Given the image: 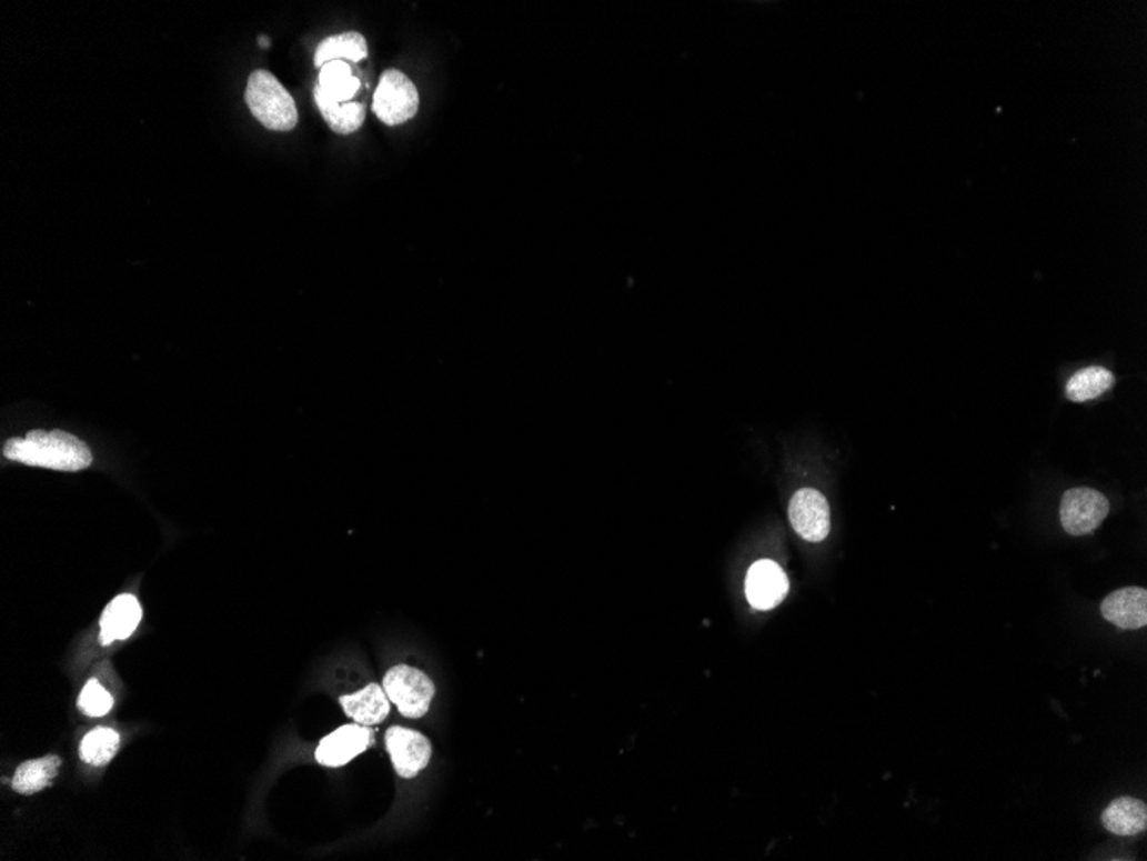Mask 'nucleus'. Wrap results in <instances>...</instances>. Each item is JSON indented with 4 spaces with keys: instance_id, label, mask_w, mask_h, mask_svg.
Returning <instances> with one entry per match:
<instances>
[{
    "instance_id": "nucleus-1",
    "label": "nucleus",
    "mask_w": 1147,
    "mask_h": 861,
    "mask_svg": "<svg viewBox=\"0 0 1147 861\" xmlns=\"http://www.w3.org/2000/svg\"><path fill=\"white\" fill-rule=\"evenodd\" d=\"M2 454L16 463L56 471H81L93 461L88 445L62 430H33L20 439H9Z\"/></svg>"
},
{
    "instance_id": "nucleus-2",
    "label": "nucleus",
    "mask_w": 1147,
    "mask_h": 861,
    "mask_svg": "<svg viewBox=\"0 0 1147 861\" xmlns=\"http://www.w3.org/2000/svg\"><path fill=\"white\" fill-rule=\"evenodd\" d=\"M246 103L266 130L291 131L300 121L294 99L272 72L254 71L248 80Z\"/></svg>"
},
{
    "instance_id": "nucleus-3",
    "label": "nucleus",
    "mask_w": 1147,
    "mask_h": 861,
    "mask_svg": "<svg viewBox=\"0 0 1147 861\" xmlns=\"http://www.w3.org/2000/svg\"><path fill=\"white\" fill-rule=\"evenodd\" d=\"M383 690L404 718L420 719L429 712L435 684L420 669L395 665L383 678Z\"/></svg>"
},
{
    "instance_id": "nucleus-4",
    "label": "nucleus",
    "mask_w": 1147,
    "mask_h": 861,
    "mask_svg": "<svg viewBox=\"0 0 1147 861\" xmlns=\"http://www.w3.org/2000/svg\"><path fill=\"white\" fill-rule=\"evenodd\" d=\"M420 107V96L413 81L398 69H389L380 78L373 97V112L386 126L411 121Z\"/></svg>"
},
{
    "instance_id": "nucleus-5",
    "label": "nucleus",
    "mask_w": 1147,
    "mask_h": 861,
    "mask_svg": "<svg viewBox=\"0 0 1147 861\" xmlns=\"http://www.w3.org/2000/svg\"><path fill=\"white\" fill-rule=\"evenodd\" d=\"M1109 514V501L1101 492L1077 487L1065 492L1060 504V521L1068 535L1083 537L1101 527Z\"/></svg>"
},
{
    "instance_id": "nucleus-6",
    "label": "nucleus",
    "mask_w": 1147,
    "mask_h": 861,
    "mask_svg": "<svg viewBox=\"0 0 1147 861\" xmlns=\"http://www.w3.org/2000/svg\"><path fill=\"white\" fill-rule=\"evenodd\" d=\"M792 528L807 542H823L829 533V505L818 490L801 489L788 505Z\"/></svg>"
},
{
    "instance_id": "nucleus-7",
    "label": "nucleus",
    "mask_w": 1147,
    "mask_h": 861,
    "mask_svg": "<svg viewBox=\"0 0 1147 861\" xmlns=\"http://www.w3.org/2000/svg\"><path fill=\"white\" fill-rule=\"evenodd\" d=\"M386 750L398 774L404 779L416 778L432 759V744L420 732L404 728H391L385 734Z\"/></svg>"
},
{
    "instance_id": "nucleus-8",
    "label": "nucleus",
    "mask_w": 1147,
    "mask_h": 861,
    "mask_svg": "<svg viewBox=\"0 0 1147 861\" xmlns=\"http://www.w3.org/2000/svg\"><path fill=\"white\" fill-rule=\"evenodd\" d=\"M788 580L776 562L762 559L754 562L746 578V597L759 611L776 608L787 597Z\"/></svg>"
},
{
    "instance_id": "nucleus-9",
    "label": "nucleus",
    "mask_w": 1147,
    "mask_h": 861,
    "mask_svg": "<svg viewBox=\"0 0 1147 861\" xmlns=\"http://www.w3.org/2000/svg\"><path fill=\"white\" fill-rule=\"evenodd\" d=\"M373 740V732L364 725H342L338 731L323 738L314 751L316 762L325 767H341L361 755Z\"/></svg>"
},
{
    "instance_id": "nucleus-10",
    "label": "nucleus",
    "mask_w": 1147,
    "mask_h": 861,
    "mask_svg": "<svg viewBox=\"0 0 1147 861\" xmlns=\"http://www.w3.org/2000/svg\"><path fill=\"white\" fill-rule=\"evenodd\" d=\"M1101 614L1121 630H1139L1147 624V592L1139 587L1109 593L1101 603Z\"/></svg>"
},
{
    "instance_id": "nucleus-11",
    "label": "nucleus",
    "mask_w": 1147,
    "mask_h": 861,
    "mask_svg": "<svg viewBox=\"0 0 1147 861\" xmlns=\"http://www.w3.org/2000/svg\"><path fill=\"white\" fill-rule=\"evenodd\" d=\"M141 605L137 597L119 595L107 605L100 619V641L102 645H109L115 640H125L137 631L140 624Z\"/></svg>"
},
{
    "instance_id": "nucleus-12",
    "label": "nucleus",
    "mask_w": 1147,
    "mask_h": 861,
    "mask_svg": "<svg viewBox=\"0 0 1147 861\" xmlns=\"http://www.w3.org/2000/svg\"><path fill=\"white\" fill-rule=\"evenodd\" d=\"M341 705L349 718L361 725L380 724L391 712V700L386 697L385 690L375 683L368 684L358 693L341 697Z\"/></svg>"
},
{
    "instance_id": "nucleus-13",
    "label": "nucleus",
    "mask_w": 1147,
    "mask_h": 861,
    "mask_svg": "<svg viewBox=\"0 0 1147 861\" xmlns=\"http://www.w3.org/2000/svg\"><path fill=\"white\" fill-rule=\"evenodd\" d=\"M1106 831L1117 835H1137L1146 831L1147 809L1136 798H1118L1108 804L1101 815Z\"/></svg>"
},
{
    "instance_id": "nucleus-14",
    "label": "nucleus",
    "mask_w": 1147,
    "mask_h": 861,
    "mask_svg": "<svg viewBox=\"0 0 1147 861\" xmlns=\"http://www.w3.org/2000/svg\"><path fill=\"white\" fill-rule=\"evenodd\" d=\"M314 100L322 112L330 130L339 134H351L360 130L364 122V106L358 102L339 103L330 99L325 91L316 84L313 90Z\"/></svg>"
},
{
    "instance_id": "nucleus-15",
    "label": "nucleus",
    "mask_w": 1147,
    "mask_h": 861,
    "mask_svg": "<svg viewBox=\"0 0 1147 861\" xmlns=\"http://www.w3.org/2000/svg\"><path fill=\"white\" fill-rule=\"evenodd\" d=\"M59 767H61V759L58 755L28 760L16 769L11 788L20 794L40 793L52 784L53 779L58 775Z\"/></svg>"
},
{
    "instance_id": "nucleus-16",
    "label": "nucleus",
    "mask_w": 1147,
    "mask_h": 861,
    "mask_svg": "<svg viewBox=\"0 0 1147 861\" xmlns=\"http://www.w3.org/2000/svg\"><path fill=\"white\" fill-rule=\"evenodd\" d=\"M366 58L368 43L363 34L358 31H348V33L329 37L320 43L314 53V66L322 69L329 62L341 61V59L360 62Z\"/></svg>"
},
{
    "instance_id": "nucleus-17",
    "label": "nucleus",
    "mask_w": 1147,
    "mask_h": 861,
    "mask_svg": "<svg viewBox=\"0 0 1147 861\" xmlns=\"http://www.w3.org/2000/svg\"><path fill=\"white\" fill-rule=\"evenodd\" d=\"M1115 377L1103 367H1089L1071 377L1067 383V398L1074 402H1086L1099 398L1114 388Z\"/></svg>"
},
{
    "instance_id": "nucleus-18",
    "label": "nucleus",
    "mask_w": 1147,
    "mask_h": 861,
    "mask_svg": "<svg viewBox=\"0 0 1147 861\" xmlns=\"http://www.w3.org/2000/svg\"><path fill=\"white\" fill-rule=\"evenodd\" d=\"M319 87L335 102L348 103L360 91L361 83L344 61H334L323 66Z\"/></svg>"
},
{
    "instance_id": "nucleus-19",
    "label": "nucleus",
    "mask_w": 1147,
    "mask_h": 861,
    "mask_svg": "<svg viewBox=\"0 0 1147 861\" xmlns=\"http://www.w3.org/2000/svg\"><path fill=\"white\" fill-rule=\"evenodd\" d=\"M121 747L119 732L110 728H97L88 732L81 741L80 755L83 762L93 767H103L114 759Z\"/></svg>"
},
{
    "instance_id": "nucleus-20",
    "label": "nucleus",
    "mask_w": 1147,
    "mask_h": 861,
    "mask_svg": "<svg viewBox=\"0 0 1147 861\" xmlns=\"http://www.w3.org/2000/svg\"><path fill=\"white\" fill-rule=\"evenodd\" d=\"M78 705L88 718H103L114 705V699L99 681L90 680L81 691Z\"/></svg>"
},
{
    "instance_id": "nucleus-21",
    "label": "nucleus",
    "mask_w": 1147,
    "mask_h": 861,
    "mask_svg": "<svg viewBox=\"0 0 1147 861\" xmlns=\"http://www.w3.org/2000/svg\"><path fill=\"white\" fill-rule=\"evenodd\" d=\"M260 43H262V47H265V49L266 47H269V40H266L265 37H262V39H260Z\"/></svg>"
}]
</instances>
